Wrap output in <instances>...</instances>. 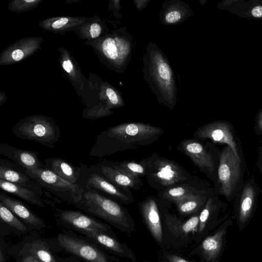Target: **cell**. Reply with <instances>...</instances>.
I'll return each mask as SVG.
<instances>
[{
    "label": "cell",
    "mask_w": 262,
    "mask_h": 262,
    "mask_svg": "<svg viewBox=\"0 0 262 262\" xmlns=\"http://www.w3.org/2000/svg\"><path fill=\"white\" fill-rule=\"evenodd\" d=\"M85 189L103 192L117 199L121 203L128 204L133 201L129 196L122 192L119 188L112 184L100 173L92 172L86 180Z\"/></svg>",
    "instance_id": "484cf974"
},
{
    "label": "cell",
    "mask_w": 262,
    "mask_h": 262,
    "mask_svg": "<svg viewBox=\"0 0 262 262\" xmlns=\"http://www.w3.org/2000/svg\"><path fill=\"white\" fill-rule=\"evenodd\" d=\"M54 215L57 222L68 230L77 232L83 230L98 231L118 238L110 225L79 210L55 208Z\"/></svg>",
    "instance_id": "4fadbf2b"
},
{
    "label": "cell",
    "mask_w": 262,
    "mask_h": 262,
    "mask_svg": "<svg viewBox=\"0 0 262 262\" xmlns=\"http://www.w3.org/2000/svg\"><path fill=\"white\" fill-rule=\"evenodd\" d=\"M24 52L20 49H16L12 52V57L15 61H19L24 57Z\"/></svg>",
    "instance_id": "60d3db41"
},
{
    "label": "cell",
    "mask_w": 262,
    "mask_h": 262,
    "mask_svg": "<svg viewBox=\"0 0 262 262\" xmlns=\"http://www.w3.org/2000/svg\"><path fill=\"white\" fill-rule=\"evenodd\" d=\"M163 257L166 262H189L183 257L169 252L165 251Z\"/></svg>",
    "instance_id": "e575fe53"
},
{
    "label": "cell",
    "mask_w": 262,
    "mask_h": 262,
    "mask_svg": "<svg viewBox=\"0 0 262 262\" xmlns=\"http://www.w3.org/2000/svg\"><path fill=\"white\" fill-rule=\"evenodd\" d=\"M217 184L219 193L229 202L235 199L243 184L244 168L242 160L235 156L226 145L219 155Z\"/></svg>",
    "instance_id": "5b68a950"
},
{
    "label": "cell",
    "mask_w": 262,
    "mask_h": 262,
    "mask_svg": "<svg viewBox=\"0 0 262 262\" xmlns=\"http://www.w3.org/2000/svg\"><path fill=\"white\" fill-rule=\"evenodd\" d=\"M205 193H207L205 190H198L188 185H182L167 188L163 192L162 196L164 199L174 203L184 198Z\"/></svg>",
    "instance_id": "4dcf8cb0"
},
{
    "label": "cell",
    "mask_w": 262,
    "mask_h": 262,
    "mask_svg": "<svg viewBox=\"0 0 262 262\" xmlns=\"http://www.w3.org/2000/svg\"><path fill=\"white\" fill-rule=\"evenodd\" d=\"M78 233L107 253L128 259L132 262H137L133 250L126 244L120 242L118 238L95 230H83Z\"/></svg>",
    "instance_id": "2e32d148"
},
{
    "label": "cell",
    "mask_w": 262,
    "mask_h": 262,
    "mask_svg": "<svg viewBox=\"0 0 262 262\" xmlns=\"http://www.w3.org/2000/svg\"><path fill=\"white\" fill-rule=\"evenodd\" d=\"M1 224L7 225L12 229V232L21 235L32 231L8 208L0 202Z\"/></svg>",
    "instance_id": "f546056e"
},
{
    "label": "cell",
    "mask_w": 262,
    "mask_h": 262,
    "mask_svg": "<svg viewBox=\"0 0 262 262\" xmlns=\"http://www.w3.org/2000/svg\"><path fill=\"white\" fill-rule=\"evenodd\" d=\"M178 149L200 170L210 175L214 173L215 165L213 157L201 143L193 139H185L181 142Z\"/></svg>",
    "instance_id": "d6986e66"
},
{
    "label": "cell",
    "mask_w": 262,
    "mask_h": 262,
    "mask_svg": "<svg viewBox=\"0 0 262 262\" xmlns=\"http://www.w3.org/2000/svg\"><path fill=\"white\" fill-rule=\"evenodd\" d=\"M26 172L43 188L74 206L81 200L85 191L82 185L69 182L46 168L26 170Z\"/></svg>",
    "instance_id": "52a82bcc"
},
{
    "label": "cell",
    "mask_w": 262,
    "mask_h": 262,
    "mask_svg": "<svg viewBox=\"0 0 262 262\" xmlns=\"http://www.w3.org/2000/svg\"><path fill=\"white\" fill-rule=\"evenodd\" d=\"M195 137L201 139H210L214 142L229 145L235 156L242 160L239 146L236 140L232 125L225 121H213L199 128Z\"/></svg>",
    "instance_id": "9a60e30c"
},
{
    "label": "cell",
    "mask_w": 262,
    "mask_h": 262,
    "mask_svg": "<svg viewBox=\"0 0 262 262\" xmlns=\"http://www.w3.org/2000/svg\"><path fill=\"white\" fill-rule=\"evenodd\" d=\"M99 172L112 184L123 189H138L141 185L140 179H136L119 171L111 165L102 163L99 165Z\"/></svg>",
    "instance_id": "4316f807"
},
{
    "label": "cell",
    "mask_w": 262,
    "mask_h": 262,
    "mask_svg": "<svg viewBox=\"0 0 262 262\" xmlns=\"http://www.w3.org/2000/svg\"><path fill=\"white\" fill-rule=\"evenodd\" d=\"M193 14L186 3L180 0H166L162 4L159 19L164 25L173 26L182 23Z\"/></svg>",
    "instance_id": "7402d4cb"
},
{
    "label": "cell",
    "mask_w": 262,
    "mask_h": 262,
    "mask_svg": "<svg viewBox=\"0 0 262 262\" xmlns=\"http://www.w3.org/2000/svg\"><path fill=\"white\" fill-rule=\"evenodd\" d=\"M69 21V19L67 17L61 18L55 21L52 24V27L54 29H58L64 26Z\"/></svg>",
    "instance_id": "f35d334b"
},
{
    "label": "cell",
    "mask_w": 262,
    "mask_h": 262,
    "mask_svg": "<svg viewBox=\"0 0 262 262\" xmlns=\"http://www.w3.org/2000/svg\"><path fill=\"white\" fill-rule=\"evenodd\" d=\"M101 27L97 23L93 24L90 28V34L93 38L98 37L101 32Z\"/></svg>",
    "instance_id": "8d00e7d4"
},
{
    "label": "cell",
    "mask_w": 262,
    "mask_h": 262,
    "mask_svg": "<svg viewBox=\"0 0 262 262\" xmlns=\"http://www.w3.org/2000/svg\"><path fill=\"white\" fill-rule=\"evenodd\" d=\"M26 171L12 161L0 158V179L27 188L41 196L43 193L41 185Z\"/></svg>",
    "instance_id": "e0dca14e"
},
{
    "label": "cell",
    "mask_w": 262,
    "mask_h": 262,
    "mask_svg": "<svg viewBox=\"0 0 262 262\" xmlns=\"http://www.w3.org/2000/svg\"><path fill=\"white\" fill-rule=\"evenodd\" d=\"M232 225L229 216L199 242L191 254L198 255L200 262H219L226 247L228 229Z\"/></svg>",
    "instance_id": "8fae6325"
},
{
    "label": "cell",
    "mask_w": 262,
    "mask_h": 262,
    "mask_svg": "<svg viewBox=\"0 0 262 262\" xmlns=\"http://www.w3.org/2000/svg\"><path fill=\"white\" fill-rule=\"evenodd\" d=\"M259 167L261 170H262V150L259 159Z\"/></svg>",
    "instance_id": "ee69618b"
},
{
    "label": "cell",
    "mask_w": 262,
    "mask_h": 262,
    "mask_svg": "<svg viewBox=\"0 0 262 262\" xmlns=\"http://www.w3.org/2000/svg\"><path fill=\"white\" fill-rule=\"evenodd\" d=\"M199 214L191 215L183 221L174 214L164 212L162 224L166 247L171 245L180 248L193 242L199 224Z\"/></svg>",
    "instance_id": "9c48e42d"
},
{
    "label": "cell",
    "mask_w": 262,
    "mask_h": 262,
    "mask_svg": "<svg viewBox=\"0 0 262 262\" xmlns=\"http://www.w3.org/2000/svg\"><path fill=\"white\" fill-rule=\"evenodd\" d=\"M106 95L111 107H120L124 105V101L119 94L112 88L106 89Z\"/></svg>",
    "instance_id": "d6a6232c"
},
{
    "label": "cell",
    "mask_w": 262,
    "mask_h": 262,
    "mask_svg": "<svg viewBox=\"0 0 262 262\" xmlns=\"http://www.w3.org/2000/svg\"><path fill=\"white\" fill-rule=\"evenodd\" d=\"M75 206L123 232L130 234L135 231V222L127 210L95 190L85 189L81 200Z\"/></svg>",
    "instance_id": "3957f363"
},
{
    "label": "cell",
    "mask_w": 262,
    "mask_h": 262,
    "mask_svg": "<svg viewBox=\"0 0 262 262\" xmlns=\"http://www.w3.org/2000/svg\"><path fill=\"white\" fill-rule=\"evenodd\" d=\"M0 188L3 191L15 195L32 205L46 207V202L41 196L27 188L1 179Z\"/></svg>",
    "instance_id": "83f0119b"
},
{
    "label": "cell",
    "mask_w": 262,
    "mask_h": 262,
    "mask_svg": "<svg viewBox=\"0 0 262 262\" xmlns=\"http://www.w3.org/2000/svg\"><path fill=\"white\" fill-rule=\"evenodd\" d=\"M0 202L8 208L32 230L46 227L45 221L23 202L1 191Z\"/></svg>",
    "instance_id": "ffe728a7"
},
{
    "label": "cell",
    "mask_w": 262,
    "mask_h": 262,
    "mask_svg": "<svg viewBox=\"0 0 262 262\" xmlns=\"http://www.w3.org/2000/svg\"><path fill=\"white\" fill-rule=\"evenodd\" d=\"M111 165L123 173L136 179H140V177L146 174V169L140 163L133 161L115 162L112 163Z\"/></svg>",
    "instance_id": "1f68e13d"
},
{
    "label": "cell",
    "mask_w": 262,
    "mask_h": 262,
    "mask_svg": "<svg viewBox=\"0 0 262 262\" xmlns=\"http://www.w3.org/2000/svg\"><path fill=\"white\" fill-rule=\"evenodd\" d=\"M48 242L54 251H63L83 262H118L97 245L72 230L63 231Z\"/></svg>",
    "instance_id": "277c9868"
},
{
    "label": "cell",
    "mask_w": 262,
    "mask_h": 262,
    "mask_svg": "<svg viewBox=\"0 0 262 262\" xmlns=\"http://www.w3.org/2000/svg\"><path fill=\"white\" fill-rule=\"evenodd\" d=\"M133 2L137 9L139 11H142L145 8L150 0H134Z\"/></svg>",
    "instance_id": "74e56055"
},
{
    "label": "cell",
    "mask_w": 262,
    "mask_h": 262,
    "mask_svg": "<svg viewBox=\"0 0 262 262\" xmlns=\"http://www.w3.org/2000/svg\"><path fill=\"white\" fill-rule=\"evenodd\" d=\"M63 262H83V261L74 256L70 255V256L64 258Z\"/></svg>",
    "instance_id": "7bdbcfd3"
},
{
    "label": "cell",
    "mask_w": 262,
    "mask_h": 262,
    "mask_svg": "<svg viewBox=\"0 0 262 262\" xmlns=\"http://www.w3.org/2000/svg\"><path fill=\"white\" fill-rule=\"evenodd\" d=\"M199 2L200 3V4L202 5H204L205 4V3H206V1H205V0H202V1H200Z\"/></svg>",
    "instance_id": "f6af8a7d"
},
{
    "label": "cell",
    "mask_w": 262,
    "mask_h": 262,
    "mask_svg": "<svg viewBox=\"0 0 262 262\" xmlns=\"http://www.w3.org/2000/svg\"><path fill=\"white\" fill-rule=\"evenodd\" d=\"M62 67L64 70L70 73L73 70V64L70 60L64 61L62 63Z\"/></svg>",
    "instance_id": "b9f144b4"
},
{
    "label": "cell",
    "mask_w": 262,
    "mask_h": 262,
    "mask_svg": "<svg viewBox=\"0 0 262 262\" xmlns=\"http://www.w3.org/2000/svg\"><path fill=\"white\" fill-rule=\"evenodd\" d=\"M0 154L25 170L45 168V164L39 159L38 152L35 151L20 149L0 143Z\"/></svg>",
    "instance_id": "44dd1931"
},
{
    "label": "cell",
    "mask_w": 262,
    "mask_h": 262,
    "mask_svg": "<svg viewBox=\"0 0 262 262\" xmlns=\"http://www.w3.org/2000/svg\"><path fill=\"white\" fill-rule=\"evenodd\" d=\"M32 255L39 262H63L64 258L59 257L48 241L39 237L29 238L19 246Z\"/></svg>",
    "instance_id": "cb8c5ba5"
},
{
    "label": "cell",
    "mask_w": 262,
    "mask_h": 262,
    "mask_svg": "<svg viewBox=\"0 0 262 262\" xmlns=\"http://www.w3.org/2000/svg\"><path fill=\"white\" fill-rule=\"evenodd\" d=\"M140 163L145 167L148 179L161 186L169 188L188 178V174L178 164L155 154Z\"/></svg>",
    "instance_id": "ba28073f"
},
{
    "label": "cell",
    "mask_w": 262,
    "mask_h": 262,
    "mask_svg": "<svg viewBox=\"0 0 262 262\" xmlns=\"http://www.w3.org/2000/svg\"><path fill=\"white\" fill-rule=\"evenodd\" d=\"M139 209L149 233L163 249L166 247L163 224L158 205L153 198H147L139 204Z\"/></svg>",
    "instance_id": "ac0fdd59"
},
{
    "label": "cell",
    "mask_w": 262,
    "mask_h": 262,
    "mask_svg": "<svg viewBox=\"0 0 262 262\" xmlns=\"http://www.w3.org/2000/svg\"><path fill=\"white\" fill-rule=\"evenodd\" d=\"M36 1V0H25V2L27 3H32Z\"/></svg>",
    "instance_id": "bcb514c9"
},
{
    "label": "cell",
    "mask_w": 262,
    "mask_h": 262,
    "mask_svg": "<svg viewBox=\"0 0 262 262\" xmlns=\"http://www.w3.org/2000/svg\"><path fill=\"white\" fill-rule=\"evenodd\" d=\"M134 47L133 36L126 27L120 28L113 36L106 38L102 49L104 56L114 64L117 71L123 73L131 60Z\"/></svg>",
    "instance_id": "30bf717a"
},
{
    "label": "cell",
    "mask_w": 262,
    "mask_h": 262,
    "mask_svg": "<svg viewBox=\"0 0 262 262\" xmlns=\"http://www.w3.org/2000/svg\"><path fill=\"white\" fill-rule=\"evenodd\" d=\"M163 133L160 127L140 122L125 123L110 127L97 135L89 154L91 157L102 158L118 150L121 143L149 144Z\"/></svg>",
    "instance_id": "7a4b0ae2"
},
{
    "label": "cell",
    "mask_w": 262,
    "mask_h": 262,
    "mask_svg": "<svg viewBox=\"0 0 262 262\" xmlns=\"http://www.w3.org/2000/svg\"><path fill=\"white\" fill-rule=\"evenodd\" d=\"M227 207V204L216 196L209 195L199 214V224L194 242H200L229 217V214L225 213Z\"/></svg>",
    "instance_id": "5bb4252c"
},
{
    "label": "cell",
    "mask_w": 262,
    "mask_h": 262,
    "mask_svg": "<svg viewBox=\"0 0 262 262\" xmlns=\"http://www.w3.org/2000/svg\"><path fill=\"white\" fill-rule=\"evenodd\" d=\"M144 262H148V261H144Z\"/></svg>",
    "instance_id": "7dc6e473"
},
{
    "label": "cell",
    "mask_w": 262,
    "mask_h": 262,
    "mask_svg": "<svg viewBox=\"0 0 262 262\" xmlns=\"http://www.w3.org/2000/svg\"><path fill=\"white\" fill-rule=\"evenodd\" d=\"M217 8L226 9L242 17L262 19V1L227 0L219 4Z\"/></svg>",
    "instance_id": "603a6c76"
},
{
    "label": "cell",
    "mask_w": 262,
    "mask_h": 262,
    "mask_svg": "<svg viewBox=\"0 0 262 262\" xmlns=\"http://www.w3.org/2000/svg\"><path fill=\"white\" fill-rule=\"evenodd\" d=\"M208 196L207 193L194 195L177 201L174 204L181 215H193L200 213Z\"/></svg>",
    "instance_id": "f1b7e54d"
},
{
    "label": "cell",
    "mask_w": 262,
    "mask_h": 262,
    "mask_svg": "<svg viewBox=\"0 0 262 262\" xmlns=\"http://www.w3.org/2000/svg\"><path fill=\"white\" fill-rule=\"evenodd\" d=\"M142 73L157 101L170 110L177 101V88L174 72L161 49L150 41L142 56Z\"/></svg>",
    "instance_id": "6da1fadb"
},
{
    "label": "cell",
    "mask_w": 262,
    "mask_h": 262,
    "mask_svg": "<svg viewBox=\"0 0 262 262\" xmlns=\"http://www.w3.org/2000/svg\"><path fill=\"white\" fill-rule=\"evenodd\" d=\"M8 252L6 244L3 237H1L0 243V262H7Z\"/></svg>",
    "instance_id": "d590c367"
},
{
    "label": "cell",
    "mask_w": 262,
    "mask_h": 262,
    "mask_svg": "<svg viewBox=\"0 0 262 262\" xmlns=\"http://www.w3.org/2000/svg\"><path fill=\"white\" fill-rule=\"evenodd\" d=\"M12 132L17 138L34 141L50 148L61 137L60 128L50 118L41 116L28 117L17 123Z\"/></svg>",
    "instance_id": "8992f818"
},
{
    "label": "cell",
    "mask_w": 262,
    "mask_h": 262,
    "mask_svg": "<svg viewBox=\"0 0 262 262\" xmlns=\"http://www.w3.org/2000/svg\"><path fill=\"white\" fill-rule=\"evenodd\" d=\"M17 252L15 254L17 262H39L32 255L28 253L25 250L18 247Z\"/></svg>",
    "instance_id": "836d02e7"
},
{
    "label": "cell",
    "mask_w": 262,
    "mask_h": 262,
    "mask_svg": "<svg viewBox=\"0 0 262 262\" xmlns=\"http://www.w3.org/2000/svg\"><path fill=\"white\" fill-rule=\"evenodd\" d=\"M256 127L257 133L262 134V110L258 114L256 121Z\"/></svg>",
    "instance_id": "ab89813d"
},
{
    "label": "cell",
    "mask_w": 262,
    "mask_h": 262,
    "mask_svg": "<svg viewBox=\"0 0 262 262\" xmlns=\"http://www.w3.org/2000/svg\"><path fill=\"white\" fill-rule=\"evenodd\" d=\"M45 168L73 184H78V180L85 166L81 163L80 166L73 165L59 157L48 158L45 160Z\"/></svg>",
    "instance_id": "d4e9b609"
},
{
    "label": "cell",
    "mask_w": 262,
    "mask_h": 262,
    "mask_svg": "<svg viewBox=\"0 0 262 262\" xmlns=\"http://www.w3.org/2000/svg\"><path fill=\"white\" fill-rule=\"evenodd\" d=\"M259 189L252 177L244 182L235 198L234 206V216L238 229L243 231L250 223L254 213Z\"/></svg>",
    "instance_id": "7c38bea8"
}]
</instances>
